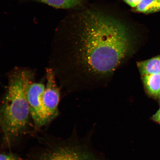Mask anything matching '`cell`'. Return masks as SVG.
Instances as JSON below:
<instances>
[{"instance_id": "cell-1", "label": "cell", "mask_w": 160, "mask_h": 160, "mask_svg": "<svg viewBox=\"0 0 160 160\" xmlns=\"http://www.w3.org/2000/svg\"><path fill=\"white\" fill-rule=\"evenodd\" d=\"M74 15L72 38L81 63L94 74L112 72L131 48L128 26L117 16L98 9H83Z\"/></svg>"}, {"instance_id": "cell-2", "label": "cell", "mask_w": 160, "mask_h": 160, "mask_svg": "<svg viewBox=\"0 0 160 160\" xmlns=\"http://www.w3.org/2000/svg\"><path fill=\"white\" fill-rule=\"evenodd\" d=\"M32 74L18 70L9 77L7 92L1 109L0 118L4 133L7 138L18 135L28 123L30 115L26 95V87Z\"/></svg>"}, {"instance_id": "cell-3", "label": "cell", "mask_w": 160, "mask_h": 160, "mask_svg": "<svg viewBox=\"0 0 160 160\" xmlns=\"http://www.w3.org/2000/svg\"><path fill=\"white\" fill-rule=\"evenodd\" d=\"M47 82L43 96V111L45 125L58 114V107L60 99L59 89L56 83L52 69L46 71Z\"/></svg>"}, {"instance_id": "cell-4", "label": "cell", "mask_w": 160, "mask_h": 160, "mask_svg": "<svg viewBox=\"0 0 160 160\" xmlns=\"http://www.w3.org/2000/svg\"><path fill=\"white\" fill-rule=\"evenodd\" d=\"M45 86L41 83L28 82L26 87V95L28 103L30 115L37 127L45 125L43 111L42 99Z\"/></svg>"}, {"instance_id": "cell-5", "label": "cell", "mask_w": 160, "mask_h": 160, "mask_svg": "<svg viewBox=\"0 0 160 160\" xmlns=\"http://www.w3.org/2000/svg\"><path fill=\"white\" fill-rule=\"evenodd\" d=\"M41 160H101L81 145L61 146L50 151Z\"/></svg>"}, {"instance_id": "cell-6", "label": "cell", "mask_w": 160, "mask_h": 160, "mask_svg": "<svg viewBox=\"0 0 160 160\" xmlns=\"http://www.w3.org/2000/svg\"><path fill=\"white\" fill-rule=\"evenodd\" d=\"M142 76L160 74V55L137 63Z\"/></svg>"}, {"instance_id": "cell-7", "label": "cell", "mask_w": 160, "mask_h": 160, "mask_svg": "<svg viewBox=\"0 0 160 160\" xmlns=\"http://www.w3.org/2000/svg\"><path fill=\"white\" fill-rule=\"evenodd\" d=\"M144 84L148 92L158 97L160 89V74L142 76Z\"/></svg>"}, {"instance_id": "cell-8", "label": "cell", "mask_w": 160, "mask_h": 160, "mask_svg": "<svg viewBox=\"0 0 160 160\" xmlns=\"http://www.w3.org/2000/svg\"><path fill=\"white\" fill-rule=\"evenodd\" d=\"M59 9L74 8L82 5L83 0H36Z\"/></svg>"}, {"instance_id": "cell-9", "label": "cell", "mask_w": 160, "mask_h": 160, "mask_svg": "<svg viewBox=\"0 0 160 160\" xmlns=\"http://www.w3.org/2000/svg\"><path fill=\"white\" fill-rule=\"evenodd\" d=\"M136 11L144 13H151L160 11V0H141Z\"/></svg>"}, {"instance_id": "cell-10", "label": "cell", "mask_w": 160, "mask_h": 160, "mask_svg": "<svg viewBox=\"0 0 160 160\" xmlns=\"http://www.w3.org/2000/svg\"><path fill=\"white\" fill-rule=\"evenodd\" d=\"M0 160H17V158L13 155L1 154H0Z\"/></svg>"}, {"instance_id": "cell-11", "label": "cell", "mask_w": 160, "mask_h": 160, "mask_svg": "<svg viewBox=\"0 0 160 160\" xmlns=\"http://www.w3.org/2000/svg\"><path fill=\"white\" fill-rule=\"evenodd\" d=\"M141 0H124L130 7L135 8L139 4Z\"/></svg>"}, {"instance_id": "cell-12", "label": "cell", "mask_w": 160, "mask_h": 160, "mask_svg": "<svg viewBox=\"0 0 160 160\" xmlns=\"http://www.w3.org/2000/svg\"><path fill=\"white\" fill-rule=\"evenodd\" d=\"M152 119L154 121L160 124V109H159L154 115L153 116Z\"/></svg>"}, {"instance_id": "cell-13", "label": "cell", "mask_w": 160, "mask_h": 160, "mask_svg": "<svg viewBox=\"0 0 160 160\" xmlns=\"http://www.w3.org/2000/svg\"><path fill=\"white\" fill-rule=\"evenodd\" d=\"M158 97L159 98V99L160 100V91H159V94H158Z\"/></svg>"}, {"instance_id": "cell-14", "label": "cell", "mask_w": 160, "mask_h": 160, "mask_svg": "<svg viewBox=\"0 0 160 160\" xmlns=\"http://www.w3.org/2000/svg\"></svg>"}]
</instances>
